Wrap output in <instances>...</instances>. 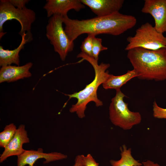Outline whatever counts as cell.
I'll list each match as a JSON object with an SVG mask.
<instances>
[{
  "label": "cell",
  "mask_w": 166,
  "mask_h": 166,
  "mask_svg": "<svg viewBox=\"0 0 166 166\" xmlns=\"http://www.w3.org/2000/svg\"><path fill=\"white\" fill-rule=\"evenodd\" d=\"M65 31L72 42L80 35L95 36L106 34L119 35L134 27L136 23L135 17L119 12L104 17H96L85 20L72 19L67 16L63 17Z\"/></svg>",
  "instance_id": "1"
},
{
  "label": "cell",
  "mask_w": 166,
  "mask_h": 166,
  "mask_svg": "<svg viewBox=\"0 0 166 166\" xmlns=\"http://www.w3.org/2000/svg\"><path fill=\"white\" fill-rule=\"evenodd\" d=\"M127 57L139 79L166 80V48L150 50L136 48L128 50Z\"/></svg>",
  "instance_id": "2"
},
{
  "label": "cell",
  "mask_w": 166,
  "mask_h": 166,
  "mask_svg": "<svg viewBox=\"0 0 166 166\" xmlns=\"http://www.w3.org/2000/svg\"><path fill=\"white\" fill-rule=\"evenodd\" d=\"M77 57L81 58L91 64L94 69L95 74L94 80L86 85L84 89L72 94H65L69 97V100L72 98L77 99V102L72 105L69 111L71 113H75L79 118H83L85 117V111L87 105L90 102L93 101L97 107L103 105V102L98 98L97 91L99 86L102 84L109 76L110 74L106 70L110 65L103 62L99 65L98 61L82 52L78 54Z\"/></svg>",
  "instance_id": "3"
},
{
  "label": "cell",
  "mask_w": 166,
  "mask_h": 166,
  "mask_svg": "<svg viewBox=\"0 0 166 166\" xmlns=\"http://www.w3.org/2000/svg\"><path fill=\"white\" fill-rule=\"evenodd\" d=\"M36 18V14L33 10L26 7L22 9L15 7L7 0L0 1V38L6 33L3 32V25L8 20L15 19L18 21L21 26L19 34L22 37L24 33L27 34L26 38L29 42L32 39L31 32L32 23Z\"/></svg>",
  "instance_id": "4"
},
{
  "label": "cell",
  "mask_w": 166,
  "mask_h": 166,
  "mask_svg": "<svg viewBox=\"0 0 166 166\" xmlns=\"http://www.w3.org/2000/svg\"><path fill=\"white\" fill-rule=\"evenodd\" d=\"M115 96L111 100L109 108V118L115 126L127 130L140 123L141 116L140 113L130 111L128 104L124 98L127 96L121 90H116Z\"/></svg>",
  "instance_id": "5"
},
{
  "label": "cell",
  "mask_w": 166,
  "mask_h": 166,
  "mask_svg": "<svg viewBox=\"0 0 166 166\" xmlns=\"http://www.w3.org/2000/svg\"><path fill=\"white\" fill-rule=\"evenodd\" d=\"M127 40L128 43L125 49L127 51L138 48L150 50L166 48V37L148 22L141 25L135 35Z\"/></svg>",
  "instance_id": "6"
},
{
  "label": "cell",
  "mask_w": 166,
  "mask_h": 166,
  "mask_svg": "<svg viewBox=\"0 0 166 166\" xmlns=\"http://www.w3.org/2000/svg\"><path fill=\"white\" fill-rule=\"evenodd\" d=\"M63 17L54 15L49 19L46 26V35L53 46L54 51L64 61L68 53L73 50L74 42H71L63 27Z\"/></svg>",
  "instance_id": "7"
},
{
  "label": "cell",
  "mask_w": 166,
  "mask_h": 166,
  "mask_svg": "<svg viewBox=\"0 0 166 166\" xmlns=\"http://www.w3.org/2000/svg\"><path fill=\"white\" fill-rule=\"evenodd\" d=\"M17 166H34L35 163L38 160L44 159V164L51 162L63 160L66 159L67 156L61 153L57 152L44 153L41 148L37 150H26L21 155L18 156Z\"/></svg>",
  "instance_id": "8"
},
{
  "label": "cell",
  "mask_w": 166,
  "mask_h": 166,
  "mask_svg": "<svg viewBox=\"0 0 166 166\" xmlns=\"http://www.w3.org/2000/svg\"><path fill=\"white\" fill-rule=\"evenodd\" d=\"M141 11L152 16L158 32L166 33V0H145Z\"/></svg>",
  "instance_id": "9"
},
{
  "label": "cell",
  "mask_w": 166,
  "mask_h": 166,
  "mask_svg": "<svg viewBox=\"0 0 166 166\" xmlns=\"http://www.w3.org/2000/svg\"><path fill=\"white\" fill-rule=\"evenodd\" d=\"M29 142L25 125L21 124L17 128L12 139L4 148L0 156V162L2 163L11 156H18L22 154L25 150L23 148V145Z\"/></svg>",
  "instance_id": "10"
},
{
  "label": "cell",
  "mask_w": 166,
  "mask_h": 166,
  "mask_svg": "<svg viewBox=\"0 0 166 166\" xmlns=\"http://www.w3.org/2000/svg\"><path fill=\"white\" fill-rule=\"evenodd\" d=\"M43 8L46 11L48 17L55 14L63 17L67 16L70 10L79 11L85 8V5L81 0H47Z\"/></svg>",
  "instance_id": "11"
},
{
  "label": "cell",
  "mask_w": 166,
  "mask_h": 166,
  "mask_svg": "<svg viewBox=\"0 0 166 166\" xmlns=\"http://www.w3.org/2000/svg\"><path fill=\"white\" fill-rule=\"evenodd\" d=\"M97 17H104L119 12L123 6V0H81Z\"/></svg>",
  "instance_id": "12"
},
{
  "label": "cell",
  "mask_w": 166,
  "mask_h": 166,
  "mask_svg": "<svg viewBox=\"0 0 166 166\" xmlns=\"http://www.w3.org/2000/svg\"><path fill=\"white\" fill-rule=\"evenodd\" d=\"M33 66L31 62L22 66L9 65L1 67L0 69V83L13 82L30 77V69Z\"/></svg>",
  "instance_id": "13"
},
{
  "label": "cell",
  "mask_w": 166,
  "mask_h": 166,
  "mask_svg": "<svg viewBox=\"0 0 166 166\" xmlns=\"http://www.w3.org/2000/svg\"><path fill=\"white\" fill-rule=\"evenodd\" d=\"M27 35L26 33H24L22 35L20 44L17 48L13 50L5 49L2 46H0V66L11 65L12 64L19 66V53L24 49L25 45L29 42L26 38Z\"/></svg>",
  "instance_id": "14"
},
{
  "label": "cell",
  "mask_w": 166,
  "mask_h": 166,
  "mask_svg": "<svg viewBox=\"0 0 166 166\" xmlns=\"http://www.w3.org/2000/svg\"><path fill=\"white\" fill-rule=\"evenodd\" d=\"M138 76L137 73L134 69L128 70L126 73L121 75L114 76L110 74L108 79L103 83L102 86L106 89H120L128 81Z\"/></svg>",
  "instance_id": "15"
},
{
  "label": "cell",
  "mask_w": 166,
  "mask_h": 166,
  "mask_svg": "<svg viewBox=\"0 0 166 166\" xmlns=\"http://www.w3.org/2000/svg\"><path fill=\"white\" fill-rule=\"evenodd\" d=\"M121 158L118 160H111L110 163L112 166H141L143 165L139 160H135L132 155L131 148H127L123 144L120 147Z\"/></svg>",
  "instance_id": "16"
},
{
  "label": "cell",
  "mask_w": 166,
  "mask_h": 166,
  "mask_svg": "<svg viewBox=\"0 0 166 166\" xmlns=\"http://www.w3.org/2000/svg\"><path fill=\"white\" fill-rule=\"evenodd\" d=\"M17 128L13 123L6 125L0 133V147L5 148L12 139Z\"/></svg>",
  "instance_id": "17"
},
{
  "label": "cell",
  "mask_w": 166,
  "mask_h": 166,
  "mask_svg": "<svg viewBox=\"0 0 166 166\" xmlns=\"http://www.w3.org/2000/svg\"><path fill=\"white\" fill-rule=\"evenodd\" d=\"M102 39L94 36L92 39V53L93 57L98 61V56L101 52L108 49V48L102 45Z\"/></svg>",
  "instance_id": "18"
},
{
  "label": "cell",
  "mask_w": 166,
  "mask_h": 166,
  "mask_svg": "<svg viewBox=\"0 0 166 166\" xmlns=\"http://www.w3.org/2000/svg\"><path fill=\"white\" fill-rule=\"evenodd\" d=\"M88 35L82 42L80 49L81 52L88 56L93 57L92 53V39L95 36L92 34H88Z\"/></svg>",
  "instance_id": "19"
},
{
  "label": "cell",
  "mask_w": 166,
  "mask_h": 166,
  "mask_svg": "<svg viewBox=\"0 0 166 166\" xmlns=\"http://www.w3.org/2000/svg\"><path fill=\"white\" fill-rule=\"evenodd\" d=\"M152 107L153 115L154 117L166 119V108L160 107L155 101L153 103Z\"/></svg>",
  "instance_id": "20"
},
{
  "label": "cell",
  "mask_w": 166,
  "mask_h": 166,
  "mask_svg": "<svg viewBox=\"0 0 166 166\" xmlns=\"http://www.w3.org/2000/svg\"><path fill=\"white\" fill-rule=\"evenodd\" d=\"M84 166H99V164L90 154L85 156L82 155Z\"/></svg>",
  "instance_id": "21"
},
{
  "label": "cell",
  "mask_w": 166,
  "mask_h": 166,
  "mask_svg": "<svg viewBox=\"0 0 166 166\" xmlns=\"http://www.w3.org/2000/svg\"><path fill=\"white\" fill-rule=\"evenodd\" d=\"M7 1L15 7L22 9L25 7L26 5L29 2L28 0H7Z\"/></svg>",
  "instance_id": "22"
},
{
  "label": "cell",
  "mask_w": 166,
  "mask_h": 166,
  "mask_svg": "<svg viewBox=\"0 0 166 166\" xmlns=\"http://www.w3.org/2000/svg\"><path fill=\"white\" fill-rule=\"evenodd\" d=\"M73 166H84L82 155H78L76 157Z\"/></svg>",
  "instance_id": "23"
},
{
  "label": "cell",
  "mask_w": 166,
  "mask_h": 166,
  "mask_svg": "<svg viewBox=\"0 0 166 166\" xmlns=\"http://www.w3.org/2000/svg\"><path fill=\"white\" fill-rule=\"evenodd\" d=\"M142 163L144 166H160L158 164L149 160L143 161Z\"/></svg>",
  "instance_id": "24"
}]
</instances>
